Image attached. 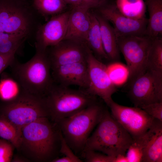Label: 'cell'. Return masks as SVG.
<instances>
[{
	"label": "cell",
	"instance_id": "cell-6",
	"mask_svg": "<svg viewBox=\"0 0 162 162\" xmlns=\"http://www.w3.org/2000/svg\"><path fill=\"white\" fill-rule=\"evenodd\" d=\"M49 112L44 98L22 91L7 103L3 109L2 117L6 119L21 133V129L39 118H49Z\"/></svg>",
	"mask_w": 162,
	"mask_h": 162
},
{
	"label": "cell",
	"instance_id": "cell-24",
	"mask_svg": "<svg viewBox=\"0 0 162 162\" xmlns=\"http://www.w3.org/2000/svg\"><path fill=\"white\" fill-rule=\"evenodd\" d=\"M37 10L44 15H53L61 13L66 5L64 0H33Z\"/></svg>",
	"mask_w": 162,
	"mask_h": 162
},
{
	"label": "cell",
	"instance_id": "cell-4",
	"mask_svg": "<svg viewBox=\"0 0 162 162\" xmlns=\"http://www.w3.org/2000/svg\"><path fill=\"white\" fill-rule=\"evenodd\" d=\"M133 140L107 108L96 130L87 140L83 152L92 150L115 157L119 154H125Z\"/></svg>",
	"mask_w": 162,
	"mask_h": 162
},
{
	"label": "cell",
	"instance_id": "cell-29",
	"mask_svg": "<svg viewBox=\"0 0 162 162\" xmlns=\"http://www.w3.org/2000/svg\"><path fill=\"white\" fill-rule=\"evenodd\" d=\"M141 109L154 118L162 122V102L151 104Z\"/></svg>",
	"mask_w": 162,
	"mask_h": 162
},
{
	"label": "cell",
	"instance_id": "cell-9",
	"mask_svg": "<svg viewBox=\"0 0 162 162\" xmlns=\"http://www.w3.org/2000/svg\"><path fill=\"white\" fill-rule=\"evenodd\" d=\"M111 115L130 135L133 139L144 134L154 119L142 109L119 105L112 100L109 106Z\"/></svg>",
	"mask_w": 162,
	"mask_h": 162
},
{
	"label": "cell",
	"instance_id": "cell-12",
	"mask_svg": "<svg viewBox=\"0 0 162 162\" xmlns=\"http://www.w3.org/2000/svg\"><path fill=\"white\" fill-rule=\"evenodd\" d=\"M70 12L57 14L39 28L36 35V50L46 51L64 40Z\"/></svg>",
	"mask_w": 162,
	"mask_h": 162
},
{
	"label": "cell",
	"instance_id": "cell-27",
	"mask_svg": "<svg viewBox=\"0 0 162 162\" xmlns=\"http://www.w3.org/2000/svg\"><path fill=\"white\" fill-rule=\"evenodd\" d=\"M87 162H114L115 157L101 154L92 150L84 151L82 155Z\"/></svg>",
	"mask_w": 162,
	"mask_h": 162
},
{
	"label": "cell",
	"instance_id": "cell-8",
	"mask_svg": "<svg viewBox=\"0 0 162 162\" xmlns=\"http://www.w3.org/2000/svg\"><path fill=\"white\" fill-rule=\"evenodd\" d=\"M129 82L128 94L134 106L162 102V78L149 70Z\"/></svg>",
	"mask_w": 162,
	"mask_h": 162
},
{
	"label": "cell",
	"instance_id": "cell-26",
	"mask_svg": "<svg viewBox=\"0 0 162 162\" xmlns=\"http://www.w3.org/2000/svg\"><path fill=\"white\" fill-rule=\"evenodd\" d=\"M143 145L142 136L135 139L127 150L126 155L128 162H142Z\"/></svg>",
	"mask_w": 162,
	"mask_h": 162
},
{
	"label": "cell",
	"instance_id": "cell-14",
	"mask_svg": "<svg viewBox=\"0 0 162 162\" xmlns=\"http://www.w3.org/2000/svg\"><path fill=\"white\" fill-rule=\"evenodd\" d=\"M54 82L69 87L76 85L87 89L89 80L86 61L75 62L60 66L51 69Z\"/></svg>",
	"mask_w": 162,
	"mask_h": 162
},
{
	"label": "cell",
	"instance_id": "cell-5",
	"mask_svg": "<svg viewBox=\"0 0 162 162\" xmlns=\"http://www.w3.org/2000/svg\"><path fill=\"white\" fill-rule=\"evenodd\" d=\"M85 89H74L54 82L44 97L49 118L56 122L72 116L86 108L98 99Z\"/></svg>",
	"mask_w": 162,
	"mask_h": 162
},
{
	"label": "cell",
	"instance_id": "cell-2",
	"mask_svg": "<svg viewBox=\"0 0 162 162\" xmlns=\"http://www.w3.org/2000/svg\"><path fill=\"white\" fill-rule=\"evenodd\" d=\"M10 66L13 78L26 93L43 98L54 83L46 50H36L33 57L24 63L14 59Z\"/></svg>",
	"mask_w": 162,
	"mask_h": 162
},
{
	"label": "cell",
	"instance_id": "cell-16",
	"mask_svg": "<svg viewBox=\"0 0 162 162\" xmlns=\"http://www.w3.org/2000/svg\"><path fill=\"white\" fill-rule=\"evenodd\" d=\"M142 138L143 145L142 162H162V122L155 119Z\"/></svg>",
	"mask_w": 162,
	"mask_h": 162
},
{
	"label": "cell",
	"instance_id": "cell-25",
	"mask_svg": "<svg viewBox=\"0 0 162 162\" xmlns=\"http://www.w3.org/2000/svg\"><path fill=\"white\" fill-rule=\"evenodd\" d=\"M22 90L19 84L14 78L4 79L0 82V97L7 102L16 97Z\"/></svg>",
	"mask_w": 162,
	"mask_h": 162
},
{
	"label": "cell",
	"instance_id": "cell-21",
	"mask_svg": "<svg viewBox=\"0 0 162 162\" xmlns=\"http://www.w3.org/2000/svg\"><path fill=\"white\" fill-rule=\"evenodd\" d=\"M118 10L128 17L139 19L145 17L146 6L143 0H116Z\"/></svg>",
	"mask_w": 162,
	"mask_h": 162
},
{
	"label": "cell",
	"instance_id": "cell-30",
	"mask_svg": "<svg viewBox=\"0 0 162 162\" xmlns=\"http://www.w3.org/2000/svg\"><path fill=\"white\" fill-rule=\"evenodd\" d=\"M59 152L60 154H64V156L70 159L72 162L83 161V160L80 159L74 153L66 142L62 133L61 134V145Z\"/></svg>",
	"mask_w": 162,
	"mask_h": 162
},
{
	"label": "cell",
	"instance_id": "cell-1",
	"mask_svg": "<svg viewBox=\"0 0 162 162\" xmlns=\"http://www.w3.org/2000/svg\"><path fill=\"white\" fill-rule=\"evenodd\" d=\"M61 133L49 118H39L21 129L19 149L35 161L51 162L60 154Z\"/></svg>",
	"mask_w": 162,
	"mask_h": 162
},
{
	"label": "cell",
	"instance_id": "cell-20",
	"mask_svg": "<svg viewBox=\"0 0 162 162\" xmlns=\"http://www.w3.org/2000/svg\"><path fill=\"white\" fill-rule=\"evenodd\" d=\"M162 78V38H154L148 55L147 69Z\"/></svg>",
	"mask_w": 162,
	"mask_h": 162
},
{
	"label": "cell",
	"instance_id": "cell-15",
	"mask_svg": "<svg viewBox=\"0 0 162 162\" xmlns=\"http://www.w3.org/2000/svg\"><path fill=\"white\" fill-rule=\"evenodd\" d=\"M89 10L80 6L73 7L70 12L64 40H71L87 45L91 23V13Z\"/></svg>",
	"mask_w": 162,
	"mask_h": 162
},
{
	"label": "cell",
	"instance_id": "cell-7",
	"mask_svg": "<svg viewBox=\"0 0 162 162\" xmlns=\"http://www.w3.org/2000/svg\"><path fill=\"white\" fill-rule=\"evenodd\" d=\"M154 38L147 35L117 37L119 51L129 70V82L147 70L148 55Z\"/></svg>",
	"mask_w": 162,
	"mask_h": 162
},
{
	"label": "cell",
	"instance_id": "cell-35",
	"mask_svg": "<svg viewBox=\"0 0 162 162\" xmlns=\"http://www.w3.org/2000/svg\"><path fill=\"white\" fill-rule=\"evenodd\" d=\"M66 4H68L74 7L79 6L82 0H64Z\"/></svg>",
	"mask_w": 162,
	"mask_h": 162
},
{
	"label": "cell",
	"instance_id": "cell-10",
	"mask_svg": "<svg viewBox=\"0 0 162 162\" xmlns=\"http://www.w3.org/2000/svg\"><path fill=\"white\" fill-rule=\"evenodd\" d=\"M86 61L89 84L85 90L90 94L99 97L108 106L117 89L109 77L106 65L97 59L88 47Z\"/></svg>",
	"mask_w": 162,
	"mask_h": 162
},
{
	"label": "cell",
	"instance_id": "cell-22",
	"mask_svg": "<svg viewBox=\"0 0 162 162\" xmlns=\"http://www.w3.org/2000/svg\"><path fill=\"white\" fill-rule=\"evenodd\" d=\"M106 66L109 77L116 86H122L128 81L129 71L126 65L117 61L111 62Z\"/></svg>",
	"mask_w": 162,
	"mask_h": 162
},
{
	"label": "cell",
	"instance_id": "cell-34",
	"mask_svg": "<svg viewBox=\"0 0 162 162\" xmlns=\"http://www.w3.org/2000/svg\"><path fill=\"white\" fill-rule=\"evenodd\" d=\"M114 162H128V161L125 154H119L115 157Z\"/></svg>",
	"mask_w": 162,
	"mask_h": 162
},
{
	"label": "cell",
	"instance_id": "cell-28",
	"mask_svg": "<svg viewBox=\"0 0 162 162\" xmlns=\"http://www.w3.org/2000/svg\"><path fill=\"white\" fill-rule=\"evenodd\" d=\"M14 146L6 140H0V162H9L12 159Z\"/></svg>",
	"mask_w": 162,
	"mask_h": 162
},
{
	"label": "cell",
	"instance_id": "cell-11",
	"mask_svg": "<svg viewBox=\"0 0 162 162\" xmlns=\"http://www.w3.org/2000/svg\"><path fill=\"white\" fill-rule=\"evenodd\" d=\"M100 12L101 16L112 24L117 37L146 35L148 19L145 17L135 19L127 17L113 4L102 7Z\"/></svg>",
	"mask_w": 162,
	"mask_h": 162
},
{
	"label": "cell",
	"instance_id": "cell-19",
	"mask_svg": "<svg viewBox=\"0 0 162 162\" xmlns=\"http://www.w3.org/2000/svg\"><path fill=\"white\" fill-rule=\"evenodd\" d=\"M149 14L146 35L152 38L160 37L162 35V0H148Z\"/></svg>",
	"mask_w": 162,
	"mask_h": 162
},
{
	"label": "cell",
	"instance_id": "cell-31",
	"mask_svg": "<svg viewBox=\"0 0 162 162\" xmlns=\"http://www.w3.org/2000/svg\"><path fill=\"white\" fill-rule=\"evenodd\" d=\"M20 34H23L0 33V53L3 52L6 50L12 40Z\"/></svg>",
	"mask_w": 162,
	"mask_h": 162
},
{
	"label": "cell",
	"instance_id": "cell-18",
	"mask_svg": "<svg viewBox=\"0 0 162 162\" xmlns=\"http://www.w3.org/2000/svg\"><path fill=\"white\" fill-rule=\"evenodd\" d=\"M90 18L87 45L98 60L102 62L104 59L109 60L103 47L100 25L96 15L91 13Z\"/></svg>",
	"mask_w": 162,
	"mask_h": 162
},
{
	"label": "cell",
	"instance_id": "cell-32",
	"mask_svg": "<svg viewBox=\"0 0 162 162\" xmlns=\"http://www.w3.org/2000/svg\"><path fill=\"white\" fill-rule=\"evenodd\" d=\"M16 52L6 54L0 53V74L7 67L10 65L14 61Z\"/></svg>",
	"mask_w": 162,
	"mask_h": 162
},
{
	"label": "cell",
	"instance_id": "cell-17",
	"mask_svg": "<svg viewBox=\"0 0 162 162\" xmlns=\"http://www.w3.org/2000/svg\"><path fill=\"white\" fill-rule=\"evenodd\" d=\"M96 16L100 25L103 47L109 60L111 62L119 61L120 51L113 28L101 16Z\"/></svg>",
	"mask_w": 162,
	"mask_h": 162
},
{
	"label": "cell",
	"instance_id": "cell-23",
	"mask_svg": "<svg viewBox=\"0 0 162 162\" xmlns=\"http://www.w3.org/2000/svg\"><path fill=\"white\" fill-rule=\"evenodd\" d=\"M0 137L9 142L19 149L20 143V132L4 118H0Z\"/></svg>",
	"mask_w": 162,
	"mask_h": 162
},
{
	"label": "cell",
	"instance_id": "cell-3",
	"mask_svg": "<svg viewBox=\"0 0 162 162\" xmlns=\"http://www.w3.org/2000/svg\"><path fill=\"white\" fill-rule=\"evenodd\" d=\"M107 106L98 100L75 115L55 122L76 155L82 154L90 134L100 121Z\"/></svg>",
	"mask_w": 162,
	"mask_h": 162
},
{
	"label": "cell",
	"instance_id": "cell-13",
	"mask_svg": "<svg viewBox=\"0 0 162 162\" xmlns=\"http://www.w3.org/2000/svg\"><path fill=\"white\" fill-rule=\"evenodd\" d=\"M88 48L86 45L68 40L50 47L46 52L51 70L63 65L86 61Z\"/></svg>",
	"mask_w": 162,
	"mask_h": 162
},
{
	"label": "cell",
	"instance_id": "cell-33",
	"mask_svg": "<svg viewBox=\"0 0 162 162\" xmlns=\"http://www.w3.org/2000/svg\"><path fill=\"white\" fill-rule=\"evenodd\" d=\"M107 0H82L80 6L89 9L92 8L102 7Z\"/></svg>",
	"mask_w": 162,
	"mask_h": 162
}]
</instances>
